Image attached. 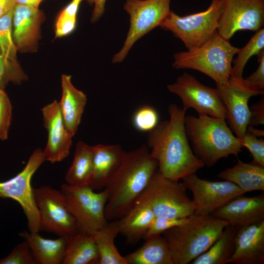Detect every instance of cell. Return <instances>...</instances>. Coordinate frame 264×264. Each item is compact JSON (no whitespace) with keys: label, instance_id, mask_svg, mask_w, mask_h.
Wrapping results in <instances>:
<instances>
[{"label":"cell","instance_id":"1","mask_svg":"<svg viewBox=\"0 0 264 264\" xmlns=\"http://www.w3.org/2000/svg\"><path fill=\"white\" fill-rule=\"evenodd\" d=\"M169 119L158 123L149 132L147 147L165 177L179 180L204 166L194 153L185 127L186 111L175 104L169 106Z\"/></svg>","mask_w":264,"mask_h":264},{"label":"cell","instance_id":"2","mask_svg":"<svg viewBox=\"0 0 264 264\" xmlns=\"http://www.w3.org/2000/svg\"><path fill=\"white\" fill-rule=\"evenodd\" d=\"M157 168L146 145L126 152L104 188L108 192L105 215L108 221L120 219L132 208Z\"/></svg>","mask_w":264,"mask_h":264},{"label":"cell","instance_id":"3","mask_svg":"<svg viewBox=\"0 0 264 264\" xmlns=\"http://www.w3.org/2000/svg\"><path fill=\"white\" fill-rule=\"evenodd\" d=\"M185 127L194 153L204 165L212 166L222 158L237 156L242 152L241 140L233 133L225 119L185 115Z\"/></svg>","mask_w":264,"mask_h":264},{"label":"cell","instance_id":"4","mask_svg":"<svg viewBox=\"0 0 264 264\" xmlns=\"http://www.w3.org/2000/svg\"><path fill=\"white\" fill-rule=\"evenodd\" d=\"M228 224L212 215L193 214L184 223L162 234L173 264H188L206 251Z\"/></svg>","mask_w":264,"mask_h":264},{"label":"cell","instance_id":"5","mask_svg":"<svg viewBox=\"0 0 264 264\" xmlns=\"http://www.w3.org/2000/svg\"><path fill=\"white\" fill-rule=\"evenodd\" d=\"M239 49L216 32L200 46L175 53L173 66L200 71L212 78L216 85L225 83L230 77L233 57Z\"/></svg>","mask_w":264,"mask_h":264},{"label":"cell","instance_id":"6","mask_svg":"<svg viewBox=\"0 0 264 264\" xmlns=\"http://www.w3.org/2000/svg\"><path fill=\"white\" fill-rule=\"evenodd\" d=\"M224 0H211L205 10L185 16L171 11L160 25L179 39L187 50L195 49L209 40L217 32Z\"/></svg>","mask_w":264,"mask_h":264},{"label":"cell","instance_id":"7","mask_svg":"<svg viewBox=\"0 0 264 264\" xmlns=\"http://www.w3.org/2000/svg\"><path fill=\"white\" fill-rule=\"evenodd\" d=\"M137 199L148 204L155 216L180 219L195 213L184 183L165 177L158 170Z\"/></svg>","mask_w":264,"mask_h":264},{"label":"cell","instance_id":"8","mask_svg":"<svg viewBox=\"0 0 264 264\" xmlns=\"http://www.w3.org/2000/svg\"><path fill=\"white\" fill-rule=\"evenodd\" d=\"M60 190L80 232L93 235L107 224L105 209L108 192L105 189L96 192L88 185L76 186L66 183Z\"/></svg>","mask_w":264,"mask_h":264},{"label":"cell","instance_id":"9","mask_svg":"<svg viewBox=\"0 0 264 264\" xmlns=\"http://www.w3.org/2000/svg\"><path fill=\"white\" fill-rule=\"evenodd\" d=\"M171 0H126L124 9L130 16V27L121 49L112 59L121 62L134 44L160 24L171 12Z\"/></svg>","mask_w":264,"mask_h":264},{"label":"cell","instance_id":"10","mask_svg":"<svg viewBox=\"0 0 264 264\" xmlns=\"http://www.w3.org/2000/svg\"><path fill=\"white\" fill-rule=\"evenodd\" d=\"M45 161L43 150L38 148L32 153L21 172L12 178L0 182V198H10L20 204L31 232H39L40 225L39 213L31 181L34 173Z\"/></svg>","mask_w":264,"mask_h":264},{"label":"cell","instance_id":"11","mask_svg":"<svg viewBox=\"0 0 264 264\" xmlns=\"http://www.w3.org/2000/svg\"><path fill=\"white\" fill-rule=\"evenodd\" d=\"M34 193L40 215V231L65 238L80 232L61 190L50 186H42L34 188Z\"/></svg>","mask_w":264,"mask_h":264},{"label":"cell","instance_id":"12","mask_svg":"<svg viewBox=\"0 0 264 264\" xmlns=\"http://www.w3.org/2000/svg\"><path fill=\"white\" fill-rule=\"evenodd\" d=\"M167 88L180 99L185 111L192 108L198 115L226 120V110L218 89L203 85L194 76L184 73L175 83L168 85Z\"/></svg>","mask_w":264,"mask_h":264},{"label":"cell","instance_id":"13","mask_svg":"<svg viewBox=\"0 0 264 264\" xmlns=\"http://www.w3.org/2000/svg\"><path fill=\"white\" fill-rule=\"evenodd\" d=\"M182 179L186 188L193 194L194 214L198 215L211 214L233 198L245 193L232 182L201 179L196 173L187 175Z\"/></svg>","mask_w":264,"mask_h":264},{"label":"cell","instance_id":"14","mask_svg":"<svg viewBox=\"0 0 264 264\" xmlns=\"http://www.w3.org/2000/svg\"><path fill=\"white\" fill-rule=\"evenodd\" d=\"M264 24V0H224L218 33L229 41L240 30L257 32Z\"/></svg>","mask_w":264,"mask_h":264},{"label":"cell","instance_id":"15","mask_svg":"<svg viewBox=\"0 0 264 264\" xmlns=\"http://www.w3.org/2000/svg\"><path fill=\"white\" fill-rule=\"evenodd\" d=\"M242 79L230 77L225 83L216 85L226 110V120L232 132L240 139L245 134L249 123V100L257 95L243 85Z\"/></svg>","mask_w":264,"mask_h":264},{"label":"cell","instance_id":"16","mask_svg":"<svg viewBox=\"0 0 264 264\" xmlns=\"http://www.w3.org/2000/svg\"><path fill=\"white\" fill-rule=\"evenodd\" d=\"M42 111L48 132L47 142L43 151L45 160L51 163L61 162L69 154L73 136L65 126L57 101L45 106Z\"/></svg>","mask_w":264,"mask_h":264},{"label":"cell","instance_id":"17","mask_svg":"<svg viewBox=\"0 0 264 264\" xmlns=\"http://www.w3.org/2000/svg\"><path fill=\"white\" fill-rule=\"evenodd\" d=\"M228 263L264 264V220L237 228Z\"/></svg>","mask_w":264,"mask_h":264},{"label":"cell","instance_id":"18","mask_svg":"<svg viewBox=\"0 0 264 264\" xmlns=\"http://www.w3.org/2000/svg\"><path fill=\"white\" fill-rule=\"evenodd\" d=\"M44 13L33 6L16 4L12 19L13 41L21 52L34 51L40 37Z\"/></svg>","mask_w":264,"mask_h":264},{"label":"cell","instance_id":"19","mask_svg":"<svg viewBox=\"0 0 264 264\" xmlns=\"http://www.w3.org/2000/svg\"><path fill=\"white\" fill-rule=\"evenodd\" d=\"M211 215L236 228L264 220V195L252 197L239 196Z\"/></svg>","mask_w":264,"mask_h":264},{"label":"cell","instance_id":"20","mask_svg":"<svg viewBox=\"0 0 264 264\" xmlns=\"http://www.w3.org/2000/svg\"><path fill=\"white\" fill-rule=\"evenodd\" d=\"M125 153L118 144L93 146L92 167L88 186L95 191L104 189Z\"/></svg>","mask_w":264,"mask_h":264},{"label":"cell","instance_id":"21","mask_svg":"<svg viewBox=\"0 0 264 264\" xmlns=\"http://www.w3.org/2000/svg\"><path fill=\"white\" fill-rule=\"evenodd\" d=\"M155 217L148 204L137 199L132 208L117 220L119 234L125 238L127 244H135L141 239H144Z\"/></svg>","mask_w":264,"mask_h":264},{"label":"cell","instance_id":"22","mask_svg":"<svg viewBox=\"0 0 264 264\" xmlns=\"http://www.w3.org/2000/svg\"><path fill=\"white\" fill-rule=\"evenodd\" d=\"M61 85L62 94L59 105L65 126L73 136L80 124L87 98L83 92L73 85L71 76L63 74Z\"/></svg>","mask_w":264,"mask_h":264},{"label":"cell","instance_id":"23","mask_svg":"<svg viewBox=\"0 0 264 264\" xmlns=\"http://www.w3.org/2000/svg\"><path fill=\"white\" fill-rule=\"evenodd\" d=\"M26 241L38 264H62L65 257L66 238L59 237L47 239L39 232L23 231L20 234Z\"/></svg>","mask_w":264,"mask_h":264},{"label":"cell","instance_id":"24","mask_svg":"<svg viewBox=\"0 0 264 264\" xmlns=\"http://www.w3.org/2000/svg\"><path fill=\"white\" fill-rule=\"evenodd\" d=\"M218 177L232 182L245 193L264 191V167L240 160L233 167L221 172Z\"/></svg>","mask_w":264,"mask_h":264},{"label":"cell","instance_id":"25","mask_svg":"<svg viewBox=\"0 0 264 264\" xmlns=\"http://www.w3.org/2000/svg\"><path fill=\"white\" fill-rule=\"evenodd\" d=\"M135 251L124 256L127 264H173L165 239L157 235L145 240Z\"/></svg>","mask_w":264,"mask_h":264},{"label":"cell","instance_id":"26","mask_svg":"<svg viewBox=\"0 0 264 264\" xmlns=\"http://www.w3.org/2000/svg\"><path fill=\"white\" fill-rule=\"evenodd\" d=\"M66 238L62 264H98L99 253L92 235L79 232Z\"/></svg>","mask_w":264,"mask_h":264},{"label":"cell","instance_id":"27","mask_svg":"<svg viewBox=\"0 0 264 264\" xmlns=\"http://www.w3.org/2000/svg\"><path fill=\"white\" fill-rule=\"evenodd\" d=\"M93 146L82 141L76 145L72 164L65 176L66 183L83 186L88 184L92 167Z\"/></svg>","mask_w":264,"mask_h":264},{"label":"cell","instance_id":"28","mask_svg":"<svg viewBox=\"0 0 264 264\" xmlns=\"http://www.w3.org/2000/svg\"><path fill=\"white\" fill-rule=\"evenodd\" d=\"M110 221L92 235L99 253L98 264H127L114 243L115 239L119 234L117 220Z\"/></svg>","mask_w":264,"mask_h":264},{"label":"cell","instance_id":"29","mask_svg":"<svg viewBox=\"0 0 264 264\" xmlns=\"http://www.w3.org/2000/svg\"><path fill=\"white\" fill-rule=\"evenodd\" d=\"M238 228L227 225L211 246L195 259L192 264H225L233 254Z\"/></svg>","mask_w":264,"mask_h":264},{"label":"cell","instance_id":"30","mask_svg":"<svg viewBox=\"0 0 264 264\" xmlns=\"http://www.w3.org/2000/svg\"><path fill=\"white\" fill-rule=\"evenodd\" d=\"M264 50V29L261 28L251 38L247 44L240 48L237 56L233 60L230 77L238 80L243 78L244 68L249 59L254 55H259Z\"/></svg>","mask_w":264,"mask_h":264},{"label":"cell","instance_id":"31","mask_svg":"<svg viewBox=\"0 0 264 264\" xmlns=\"http://www.w3.org/2000/svg\"><path fill=\"white\" fill-rule=\"evenodd\" d=\"M14 8L0 17V54L10 59L17 61L18 50L12 34Z\"/></svg>","mask_w":264,"mask_h":264},{"label":"cell","instance_id":"32","mask_svg":"<svg viewBox=\"0 0 264 264\" xmlns=\"http://www.w3.org/2000/svg\"><path fill=\"white\" fill-rule=\"evenodd\" d=\"M83 0H72L58 17L55 25L56 37H62L70 34L76 25L77 15Z\"/></svg>","mask_w":264,"mask_h":264},{"label":"cell","instance_id":"33","mask_svg":"<svg viewBox=\"0 0 264 264\" xmlns=\"http://www.w3.org/2000/svg\"><path fill=\"white\" fill-rule=\"evenodd\" d=\"M27 79L17 61L10 59L0 54V88H4L10 82L21 84Z\"/></svg>","mask_w":264,"mask_h":264},{"label":"cell","instance_id":"34","mask_svg":"<svg viewBox=\"0 0 264 264\" xmlns=\"http://www.w3.org/2000/svg\"><path fill=\"white\" fill-rule=\"evenodd\" d=\"M132 123L134 128L139 132H150L158 123L157 112L151 106H142L134 113Z\"/></svg>","mask_w":264,"mask_h":264},{"label":"cell","instance_id":"35","mask_svg":"<svg viewBox=\"0 0 264 264\" xmlns=\"http://www.w3.org/2000/svg\"><path fill=\"white\" fill-rule=\"evenodd\" d=\"M0 264H37L26 241L16 245L9 255L0 259Z\"/></svg>","mask_w":264,"mask_h":264},{"label":"cell","instance_id":"36","mask_svg":"<svg viewBox=\"0 0 264 264\" xmlns=\"http://www.w3.org/2000/svg\"><path fill=\"white\" fill-rule=\"evenodd\" d=\"M241 140L242 147H246L253 156L252 162L264 167V140L246 131Z\"/></svg>","mask_w":264,"mask_h":264},{"label":"cell","instance_id":"37","mask_svg":"<svg viewBox=\"0 0 264 264\" xmlns=\"http://www.w3.org/2000/svg\"><path fill=\"white\" fill-rule=\"evenodd\" d=\"M12 107L10 101L4 91L0 88V140L7 139L11 125Z\"/></svg>","mask_w":264,"mask_h":264},{"label":"cell","instance_id":"38","mask_svg":"<svg viewBox=\"0 0 264 264\" xmlns=\"http://www.w3.org/2000/svg\"><path fill=\"white\" fill-rule=\"evenodd\" d=\"M259 63L256 71L246 78H242L243 85L256 94L263 95L264 93V50L258 57Z\"/></svg>","mask_w":264,"mask_h":264},{"label":"cell","instance_id":"39","mask_svg":"<svg viewBox=\"0 0 264 264\" xmlns=\"http://www.w3.org/2000/svg\"><path fill=\"white\" fill-rule=\"evenodd\" d=\"M188 219V217L178 219L155 216L146 233L144 240L154 235H162L166 230L184 223Z\"/></svg>","mask_w":264,"mask_h":264},{"label":"cell","instance_id":"40","mask_svg":"<svg viewBox=\"0 0 264 264\" xmlns=\"http://www.w3.org/2000/svg\"><path fill=\"white\" fill-rule=\"evenodd\" d=\"M250 117L248 126L255 127L264 124V99H261L250 108Z\"/></svg>","mask_w":264,"mask_h":264},{"label":"cell","instance_id":"41","mask_svg":"<svg viewBox=\"0 0 264 264\" xmlns=\"http://www.w3.org/2000/svg\"><path fill=\"white\" fill-rule=\"evenodd\" d=\"M90 4H94L91 21L92 22H97L103 15L105 11L106 0H86Z\"/></svg>","mask_w":264,"mask_h":264},{"label":"cell","instance_id":"42","mask_svg":"<svg viewBox=\"0 0 264 264\" xmlns=\"http://www.w3.org/2000/svg\"><path fill=\"white\" fill-rule=\"evenodd\" d=\"M16 4L15 0H0V17L14 8Z\"/></svg>","mask_w":264,"mask_h":264},{"label":"cell","instance_id":"43","mask_svg":"<svg viewBox=\"0 0 264 264\" xmlns=\"http://www.w3.org/2000/svg\"><path fill=\"white\" fill-rule=\"evenodd\" d=\"M16 3L18 4L33 6L39 7L42 2L41 0H15Z\"/></svg>","mask_w":264,"mask_h":264},{"label":"cell","instance_id":"44","mask_svg":"<svg viewBox=\"0 0 264 264\" xmlns=\"http://www.w3.org/2000/svg\"><path fill=\"white\" fill-rule=\"evenodd\" d=\"M246 131L258 137L264 136V131L263 130L257 129L252 126H248Z\"/></svg>","mask_w":264,"mask_h":264},{"label":"cell","instance_id":"45","mask_svg":"<svg viewBox=\"0 0 264 264\" xmlns=\"http://www.w3.org/2000/svg\"><path fill=\"white\" fill-rule=\"evenodd\" d=\"M42 1L43 0H41Z\"/></svg>","mask_w":264,"mask_h":264}]
</instances>
